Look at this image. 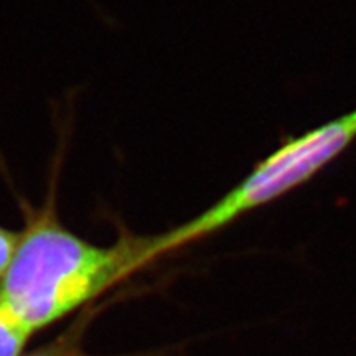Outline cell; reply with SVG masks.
Here are the masks:
<instances>
[{
    "mask_svg": "<svg viewBox=\"0 0 356 356\" xmlns=\"http://www.w3.org/2000/svg\"><path fill=\"white\" fill-rule=\"evenodd\" d=\"M55 190L53 181L40 208L20 200L25 226L0 282V307L32 333L172 252L165 233L124 234L111 246L89 243L61 222Z\"/></svg>",
    "mask_w": 356,
    "mask_h": 356,
    "instance_id": "obj_1",
    "label": "cell"
},
{
    "mask_svg": "<svg viewBox=\"0 0 356 356\" xmlns=\"http://www.w3.org/2000/svg\"><path fill=\"white\" fill-rule=\"evenodd\" d=\"M355 139L356 109L289 139L202 215L168 231L173 251L215 234L246 213L299 188Z\"/></svg>",
    "mask_w": 356,
    "mask_h": 356,
    "instance_id": "obj_2",
    "label": "cell"
},
{
    "mask_svg": "<svg viewBox=\"0 0 356 356\" xmlns=\"http://www.w3.org/2000/svg\"><path fill=\"white\" fill-rule=\"evenodd\" d=\"M32 332L0 307V356H20Z\"/></svg>",
    "mask_w": 356,
    "mask_h": 356,
    "instance_id": "obj_3",
    "label": "cell"
},
{
    "mask_svg": "<svg viewBox=\"0 0 356 356\" xmlns=\"http://www.w3.org/2000/svg\"><path fill=\"white\" fill-rule=\"evenodd\" d=\"M20 231L0 226V282L6 277L8 267H10L17 246H19Z\"/></svg>",
    "mask_w": 356,
    "mask_h": 356,
    "instance_id": "obj_4",
    "label": "cell"
},
{
    "mask_svg": "<svg viewBox=\"0 0 356 356\" xmlns=\"http://www.w3.org/2000/svg\"><path fill=\"white\" fill-rule=\"evenodd\" d=\"M26 356H88L81 350L78 341L70 340V338H63V340H58L55 343L44 346V348L35 351Z\"/></svg>",
    "mask_w": 356,
    "mask_h": 356,
    "instance_id": "obj_5",
    "label": "cell"
}]
</instances>
